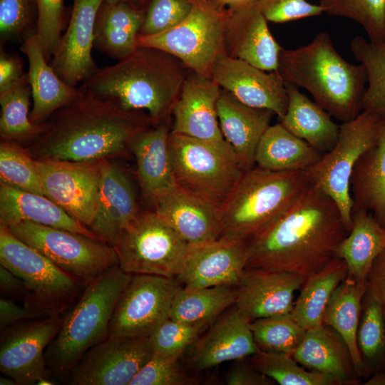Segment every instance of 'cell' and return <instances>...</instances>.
<instances>
[{
	"label": "cell",
	"mask_w": 385,
	"mask_h": 385,
	"mask_svg": "<svg viewBox=\"0 0 385 385\" xmlns=\"http://www.w3.org/2000/svg\"><path fill=\"white\" fill-rule=\"evenodd\" d=\"M236 300V286L222 284L199 289L183 287L172 303L168 317L195 323L215 322Z\"/></svg>",
	"instance_id": "74e56055"
},
{
	"label": "cell",
	"mask_w": 385,
	"mask_h": 385,
	"mask_svg": "<svg viewBox=\"0 0 385 385\" xmlns=\"http://www.w3.org/2000/svg\"><path fill=\"white\" fill-rule=\"evenodd\" d=\"M366 282L367 292L385 307V250L374 260Z\"/></svg>",
	"instance_id": "db71d44e"
},
{
	"label": "cell",
	"mask_w": 385,
	"mask_h": 385,
	"mask_svg": "<svg viewBox=\"0 0 385 385\" xmlns=\"http://www.w3.org/2000/svg\"><path fill=\"white\" fill-rule=\"evenodd\" d=\"M306 279L288 272L245 270L236 286L235 305L250 322L289 313L294 303V292Z\"/></svg>",
	"instance_id": "7402d4cb"
},
{
	"label": "cell",
	"mask_w": 385,
	"mask_h": 385,
	"mask_svg": "<svg viewBox=\"0 0 385 385\" xmlns=\"http://www.w3.org/2000/svg\"><path fill=\"white\" fill-rule=\"evenodd\" d=\"M37 35L46 60H51L61 37L64 0H33Z\"/></svg>",
	"instance_id": "681fc988"
},
{
	"label": "cell",
	"mask_w": 385,
	"mask_h": 385,
	"mask_svg": "<svg viewBox=\"0 0 385 385\" xmlns=\"http://www.w3.org/2000/svg\"><path fill=\"white\" fill-rule=\"evenodd\" d=\"M140 212L128 176L109 160H103L96 212L88 228L113 246Z\"/></svg>",
	"instance_id": "cb8c5ba5"
},
{
	"label": "cell",
	"mask_w": 385,
	"mask_h": 385,
	"mask_svg": "<svg viewBox=\"0 0 385 385\" xmlns=\"http://www.w3.org/2000/svg\"><path fill=\"white\" fill-rule=\"evenodd\" d=\"M212 1H214L217 2V4L222 5V0H212Z\"/></svg>",
	"instance_id": "6125c7cd"
},
{
	"label": "cell",
	"mask_w": 385,
	"mask_h": 385,
	"mask_svg": "<svg viewBox=\"0 0 385 385\" xmlns=\"http://www.w3.org/2000/svg\"><path fill=\"white\" fill-rule=\"evenodd\" d=\"M229 385H271L273 380L250 365L239 360L226 375Z\"/></svg>",
	"instance_id": "f5cc1de1"
},
{
	"label": "cell",
	"mask_w": 385,
	"mask_h": 385,
	"mask_svg": "<svg viewBox=\"0 0 385 385\" xmlns=\"http://www.w3.org/2000/svg\"><path fill=\"white\" fill-rule=\"evenodd\" d=\"M24 74L21 58L5 52L1 48L0 54V91L4 90L19 81Z\"/></svg>",
	"instance_id": "9f6ffc18"
},
{
	"label": "cell",
	"mask_w": 385,
	"mask_h": 385,
	"mask_svg": "<svg viewBox=\"0 0 385 385\" xmlns=\"http://www.w3.org/2000/svg\"><path fill=\"white\" fill-rule=\"evenodd\" d=\"M285 86L289 102L279 123L322 154L327 153L337 141L340 125L321 106L301 93L299 87L289 83Z\"/></svg>",
	"instance_id": "d6a6232c"
},
{
	"label": "cell",
	"mask_w": 385,
	"mask_h": 385,
	"mask_svg": "<svg viewBox=\"0 0 385 385\" xmlns=\"http://www.w3.org/2000/svg\"><path fill=\"white\" fill-rule=\"evenodd\" d=\"M292 356L304 368L329 375L344 385L359 384L348 346L336 331L324 324L306 331Z\"/></svg>",
	"instance_id": "f1b7e54d"
},
{
	"label": "cell",
	"mask_w": 385,
	"mask_h": 385,
	"mask_svg": "<svg viewBox=\"0 0 385 385\" xmlns=\"http://www.w3.org/2000/svg\"><path fill=\"white\" fill-rule=\"evenodd\" d=\"M384 318H385V307H384Z\"/></svg>",
	"instance_id": "03108f58"
},
{
	"label": "cell",
	"mask_w": 385,
	"mask_h": 385,
	"mask_svg": "<svg viewBox=\"0 0 385 385\" xmlns=\"http://www.w3.org/2000/svg\"><path fill=\"white\" fill-rule=\"evenodd\" d=\"M217 114L222 135L233 149L242 168L245 171L252 168L257 145L274 113L267 109L247 106L221 88Z\"/></svg>",
	"instance_id": "4316f807"
},
{
	"label": "cell",
	"mask_w": 385,
	"mask_h": 385,
	"mask_svg": "<svg viewBox=\"0 0 385 385\" xmlns=\"http://www.w3.org/2000/svg\"><path fill=\"white\" fill-rule=\"evenodd\" d=\"M211 77L220 88L247 106L270 110L279 119L287 111V91L277 72L267 73L223 54L214 63Z\"/></svg>",
	"instance_id": "e0dca14e"
},
{
	"label": "cell",
	"mask_w": 385,
	"mask_h": 385,
	"mask_svg": "<svg viewBox=\"0 0 385 385\" xmlns=\"http://www.w3.org/2000/svg\"><path fill=\"white\" fill-rule=\"evenodd\" d=\"M147 0H139V3L141 4H144Z\"/></svg>",
	"instance_id": "be15d7a7"
},
{
	"label": "cell",
	"mask_w": 385,
	"mask_h": 385,
	"mask_svg": "<svg viewBox=\"0 0 385 385\" xmlns=\"http://www.w3.org/2000/svg\"><path fill=\"white\" fill-rule=\"evenodd\" d=\"M324 13L353 20L371 42L385 44V0H321Z\"/></svg>",
	"instance_id": "f6af8a7d"
},
{
	"label": "cell",
	"mask_w": 385,
	"mask_h": 385,
	"mask_svg": "<svg viewBox=\"0 0 385 385\" xmlns=\"http://www.w3.org/2000/svg\"><path fill=\"white\" fill-rule=\"evenodd\" d=\"M43 317L34 309L21 307L10 299L1 297L0 299V327L2 331L5 328L28 319Z\"/></svg>",
	"instance_id": "11a10c76"
},
{
	"label": "cell",
	"mask_w": 385,
	"mask_h": 385,
	"mask_svg": "<svg viewBox=\"0 0 385 385\" xmlns=\"http://www.w3.org/2000/svg\"><path fill=\"white\" fill-rule=\"evenodd\" d=\"M310 184L307 171H245L220 208L222 236L248 240L280 215Z\"/></svg>",
	"instance_id": "8992f818"
},
{
	"label": "cell",
	"mask_w": 385,
	"mask_h": 385,
	"mask_svg": "<svg viewBox=\"0 0 385 385\" xmlns=\"http://www.w3.org/2000/svg\"><path fill=\"white\" fill-rule=\"evenodd\" d=\"M20 49L29 62L27 73L33 101L29 117L34 123H43L73 101L81 91L66 84L48 63L36 32L23 38Z\"/></svg>",
	"instance_id": "83f0119b"
},
{
	"label": "cell",
	"mask_w": 385,
	"mask_h": 385,
	"mask_svg": "<svg viewBox=\"0 0 385 385\" xmlns=\"http://www.w3.org/2000/svg\"><path fill=\"white\" fill-rule=\"evenodd\" d=\"M381 120L377 115L364 110L354 118L343 122L334 146L307 170L310 183L337 205L349 231L352 227L353 210L351 175L359 158L375 142Z\"/></svg>",
	"instance_id": "8fae6325"
},
{
	"label": "cell",
	"mask_w": 385,
	"mask_h": 385,
	"mask_svg": "<svg viewBox=\"0 0 385 385\" xmlns=\"http://www.w3.org/2000/svg\"><path fill=\"white\" fill-rule=\"evenodd\" d=\"M144 17V11L135 4L103 1L96 19L94 46L119 60L128 56L138 47Z\"/></svg>",
	"instance_id": "1f68e13d"
},
{
	"label": "cell",
	"mask_w": 385,
	"mask_h": 385,
	"mask_svg": "<svg viewBox=\"0 0 385 385\" xmlns=\"http://www.w3.org/2000/svg\"><path fill=\"white\" fill-rule=\"evenodd\" d=\"M225 31L226 55L263 71L277 72L282 47L272 35L256 0L227 8Z\"/></svg>",
	"instance_id": "d6986e66"
},
{
	"label": "cell",
	"mask_w": 385,
	"mask_h": 385,
	"mask_svg": "<svg viewBox=\"0 0 385 385\" xmlns=\"http://www.w3.org/2000/svg\"><path fill=\"white\" fill-rule=\"evenodd\" d=\"M383 372H384V375H385V369H384V370L383 371Z\"/></svg>",
	"instance_id": "e7e4bbea"
},
{
	"label": "cell",
	"mask_w": 385,
	"mask_h": 385,
	"mask_svg": "<svg viewBox=\"0 0 385 385\" xmlns=\"http://www.w3.org/2000/svg\"><path fill=\"white\" fill-rule=\"evenodd\" d=\"M190 362L197 370L225 361L242 360L259 351L250 322L234 304L221 314L190 346Z\"/></svg>",
	"instance_id": "603a6c76"
},
{
	"label": "cell",
	"mask_w": 385,
	"mask_h": 385,
	"mask_svg": "<svg viewBox=\"0 0 385 385\" xmlns=\"http://www.w3.org/2000/svg\"><path fill=\"white\" fill-rule=\"evenodd\" d=\"M366 291V282L348 274L332 294L323 317V324L336 331L348 346L358 377L366 373L357 343L361 303Z\"/></svg>",
	"instance_id": "836d02e7"
},
{
	"label": "cell",
	"mask_w": 385,
	"mask_h": 385,
	"mask_svg": "<svg viewBox=\"0 0 385 385\" xmlns=\"http://www.w3.org/2000/svg\"><path fill=\"white\" fill-rule=\"evenodd\" d=\"M103 0H74L67 29L52 56L51 66L68 86L86 81L98 69L92 56L94 27Z\"/></svg>",
	"instance_id": "ffe728a7"
},
{
	"label": "cell",
	"mask_w": 385,
	"mask_h": 385,
	"mask_svg": "<svg viewBox=\"0 0 385 385\" xmlns=\"http://www.w3.org/2000/svg\"><path fill=\"white\" fill-rule=\"evenodd\" d=\"M347 275L346 262L335 257L324 268L307 278L291 312L303 328L307 330L323 324L329 299Z\"/></svg>",
	"instance_id": "8d00e7d4"
},
{
	"label": "cell",
	"mask_w": 385,
	"mask_h": 385,
	"mask_svg": "<svg viewBox=\"0 0 385 385\" xmlns=\"http://www.w3.org/2000/svg\"><path fill=\"white\" fill-rule=\"evenodd\" d=\"M220 86L211 77L187 75L171 111V132L218 144H229L220 130L217 101ZM230 145V144H229Z\"/></svg>",
	"instance_id": "44dd1931"
},
{
	"label": "cell",
	"mask_w": 385,
	"mask_h": 385,
	"mask_svg": "<svg viewBox=\"0 0 385 385\" xmlns=\"http://www.w3.org/2000/svg\"><path fill=\"white\" fill-rule=\"evenodd\" d=\"M250 324L260 349L284 352L292 356L307 331L291 312L255 319Z\"/></svg>",
	"instance_id": "7bdbcfd3"
},
{
	"label": "cell",
	"mask_w": 385,
	"mask_h": 385,
	"mask_svg": "<svg viewBox=\"0 0 385 385\" xmlns=\"http://www.w3.org/2000/svg\"><path fill=\"white\" fill-rule=\"evenodd\" d=\"M0 289L7 297L23 300L25 305L29 299L24 281L3 265L0 266Z\"/></svg>",
	"instance_id": "6f0895ef"
},
{
	"label": "cell",
	"mask_w": 385,
	"mask_h": 385,
	"mask_svg": "<svg viewBox=\"0 0 385 385\" xmlns=\"http://www.w3.org/2000/svg\"><path fill=\"white\" fill-rule=\"evenodd\" d=\"M186 68L168 53L138 46L117 63L98 68L78 88L114 101L126 111H145L155 125L171 113L187 76Z\"/></svg>",
	"instance_id": "3957f363"
},
{
	"label": "cell",
	"mask_w": 385,
	"mask_h": 385,
	"mask_svg": "<svg viewBox=\"0 0 385 385\" xmlns=\"http://www.w3.org/2000/svg\"><path fill=\"white\" fill-rule=\"evenodd\" d=\"M0 263L21 279L29 293L24 305L41 317L61 314L86 285L0 225Z\"/></svg>",
	"instance_id": "ba28073f"
},
{
	"label": "cell",
	"mask_w": 385,
	"mask_h": 385,
	"mask_svg": "<svg viewBox=\"0 0 385 385\" xmlns=\"http://www.w3.org/2000/svg\"><path fill=\"white\" fill-rule=\"evenodd\" d=\"M247 258V240L222 236L210 242L190 246L176 278L187 289L237 286L245 273Z\"/></svg>",
	"instance_id": "ac0fdd59"
},
{
	"label": "cell",
	"mask_w": 385,
	"mask_h": 385,
	"mask_svg": "<svg viewBox=\"0 0 385 385\" xmlns=\"http://www.w3.org/2000/svg\"><path fill=\"white\" fill-rule=\"evenodd\" d=\"M384 250L385 227L369 212L353 209L351 229L335 252L346 262L348 274L366 282L374 260Z\"/></svg>",
	"instance_id": "d590c367"
},
{
	"label": "cell",
	"mask_w": 385,
	"mask_h": 385,
	"mask_svg": "<svg viewBox=\"0 0 385 385\" xmlns=\"http://www.w3.org/2000/svg\"><path fill=\"white\" fill-rule=\"evenodd\" d=\"M349 232L337 205L310 183L247 240L245 270L288 272L307 279L335 257Z\"/></svg>",
	"instance_id": "6da1fadb"
},
{
	"label": "cell",
	"mask_w": 385,
	"mask_h": 385,
	"mask_svg": "<svg viewBox=\"0 0 385 385\" xmlns=\"http://www.w3.org/2000/svg\"><path fill=\"white\" fill-rule=\"evenodd\" d=\"M180 359L153 352L129 385H185L192 383L179 363Z\"/></svg>",
	"instance_id": "c3c4849f"
},
{
	"label": "cell",
	"mask_w": 385,
	"mask_h": 385,
	"mask_svg": "<svg viewBox=\"0 0 385 385\" xmlns=\"http://www.w3.org/2000/svg\"><path fill=\"white\" fill-rule=\"evenodd\" d=\"M213 322L189 323L168 317L149 335L153 352L180 359Z\"/></svg>",
	"instance_id": "bcb514c9"
},
{
	"label": "cell",
	"mask_w": 385,
	"mask_h": 385,
	"mask_svg": "<svg viewBox=\"0 0 385 385\" xmlns=\"http://www.w3.org/2000/svg\"><path fill=\"white\" fill-rule=\"evenodd\" d=\"M277 72L285 83L307 90L316 103L342 123L362 111L367 84L365 68L346 61L326 32L318 33L307 45L282 48Z\"/></svg>",
	"instance_id": "277c9868"
},
{
	"label": "cell",
	"mask_w": 385,
	"mask_h": 385,
	"mask_svg": "<svg viewBox=\"0 0 385 385\" xmlns=\"http://www.w3.org/2000/svg\"><path fill=\"white\" fill-rule=\"evenodd\" d=\"M357 343L366 373L385 367L384 307L367 291L361 303Z\"/></svg>",
	"instance_id": "ab89813d"
},
{
	"label": "cell",
	"mask_w": 385,
	"mask_h": 385,
	"mask_svg": "<svg viewBox=\"0 0 385 385\" xmlns=\"http://www.w3.org/2000/svg\"><path fill=\"white\" fill-rule=\"evenodd\" d=\"M257 5L267 21L285 23L324 13L320 4L306 0H256Z\"/></svg>",
	"instance_id": "816d5d0a"
},
{
	"label": "cell",
	"mask_w": 385,
	"mask_h": 385,
	"mask_svg": "<svg viewBox=\"0 0 385 385\" xmlns=\"http://www.w3.org/2000/svg\"><path fill=\"white\" fill-rule=\"evenodd\" d=\"M251 364L281 385H344L326 374L307 371L292 355L259 349L250 356Z\"/></svg>",
	"instance_id": "b9f144b4"
},
{
	"label": "cell",
	"mask_w": 385,
	"mask_h": 385,
	"mask_svg": "<svg viewBox=\"0 0 385 385\" xmlns=\"http://www.w3.org/2000/svg\"><path fill=\"white\" fill-rule=\"evenodd\" d=\"M64 314L22 321L3 329L0 342V370L18 385L37 384L51 378L45 351L57 335Z\"/></svg>",
	"instance_id": "5bb4252c"
},
{
	"label": "cell",
	"mask_w": 385,
	"mask_h": 385,
	"mask_svg": "<svg viewBox=\"0 0 385 385\" xmlns=\"http://www.w3.org/2000/svg\"><path fill=\"white\" fill-rule=\"evenodd\" d=\"M131 276L118 265L86 284L46 349L45 359L51 375L66 377L89 349L108 337L115 307Z\"/></svg>",
	"instance_id": "5b68a950"
},
{
	"label": "cell",
	"mask_w": 385,
	"mask_h": 385,
	"mask_svg": "<svg viewBox=\"0 0 385 385\" xmlns=\"http://www.w3.org/2000/svg\"><path fill=\"white\" fill-rule=\"evenodd\" d=\"M1 385H18L16 381L10 376L4 375L0 377Z\"/></svg>",
	"instance_id": "91938a15"
},
{
	"label": "cell",
	"mask_w": 385,
	"mask_h": 385,
	"mask_svg": "<svg viewBox=\"0 0 385 385\" xmlns=\"http://www.w3.org/2000/svg\"><path fill=\"white\" fill-rule=\"evenodd\" d=\"M350 50L366 72L362 111H369L385 120V44L378 45L357 36L351 40Z\"/></svg>",
	"instance_id": "60d3db41"
},
{
	"label": "cell",
	"mask_w": 385,
	"mask_h": 385,
	"mask_svg": "<svg viewBox=\"0 0 385 385\" xmlns=\"http://www.w3.org/2000/svg\"><path fill=\"white\" fill-rule=\"evenodd\" d=\"M36 160L44 195L88 227L96 212L103 160Z\"/></svg>",
	"instance_id": "2e32d148"
},
{
	"label": "cell",
	"mask_w": 385,
	"mask_h": 385,
	"mask_svg": "<svg viewBox=\"0 0 385 385\" xmlns=\"http://www.w3.org/2000/svg\"><path fill=\"white\" fill-rule=\"evenodd\" d=\"M7 227L19 240L84 284L118 265L114 247L100 239L29 221Z\"/></svg>",
	"instance_id": "7c38bea8"
},
{
	"label": "cell",
	"mask_w": 385,
	"mask_h": 385,
	"mask_svg": "<svg viewBox=\"0 0 385 385\" xmlns=\"http://www.w3.org/2000/svg\"><path fill=\"white\" fill-rule=\"evenodd\" d=\"M22 221L98 238L88 227L71 217L46 195L0 183V225L9 226Z\"/></svg>",
	"instance_id": "f546056e"
},
{
	"label": "cell",
	"mask_w": 385,
	"mask_h": 385,
	"mask_svg": "<svg viewBox=\"0 0 385 385\" xmlns=\"http://www.w3.org/2000/svg\"><path fill=\"white\" fill-rule=\"evenodd\" d=\"M33 0H0V34L8 41L33 33L30 27L33 18Z\"/></svg>",
	"instance_id": "f907efd6"
},
{
	"label": "cell",
	"mask_w": 385,
	"mask_h": 385,
	"mask_svg": "<svg viewBox=\"0 0 385 385\" xmlns=\"http://www.w3.org/2000/svg\"><path fill=\"white\" fill-rule=\"evenodd\" d=\"M105 2L115 3V2H126L135 4L136 0H103Z\"/></svg>",
	"instance_id": "94428289"
},
{
	"label": "cell",
	"mask_w": 385,
	"mask_h": 385,
	"mask_svg": "<svg viewBox=\"0 0 385 385\" xmlns=\"http://www.w3.org/2000/svg\"><path fill=\"white\" fill-rule=\"evenodd\" d=\"M192 8L191 0H150L139 34L151 36L182 22Z\"/></svg>",
	"instance_id": "7dc6e473"
},
{
	"label": "cell",
	"mask_w": 385,
	"mask_h": 385,
	"mask_svg": "<svg viewBox=\"0 0 385 385\" xmlns=\"http://www.w3.org/2000/svg\"><path fill=\"white\" fill-rule=\"evenodd\" d=\"M183 287L176 277L132 274L115 307L108 337H148L164 320Z\"/></svg>",
	"instance_id": "4fadbf2b"
},
{
	"label": "cell",
	"mask_w": 385,
	"mask_h": 385,
	"mask_svg": "<svg viewBox=\"0 0 385 385\" xmlns=\"http://www.w3.org/2000/svg\"><path fill=\"white\" fill-rule=\"evenodd\" d=\"M0 180L14 188L44 195L36 159L16 142H1Z\"/></svg>",
	"instance_id": "ee69618b"
},
{
	"label": "cell",
	"mask_w": 385,
	"mask_h": 385,
	"mask_svg": "<svg viewBox=\"0 0 385 385\" xmlns=\"http://www.w3.org/2000/svg\"><path fill=\"white\" fill-rule=\"evenodd\" d=\"M31 90L28 73L0 91V135L1 140L14 142L35 140L43 131L44 124L34 123L29 117Z\"/></svg>",
	"instance_id": "f35d334b"
},
{
	"label": "cell",
	"mask_w": 385,
	"mask_h": 385,
	"mask_svg": "<svg viewBox=\"0 0 385 385\" xmlns=\"http://www.w3.org/2000/svg\"><path fill=\"white\" fill-rule=\"evenodd\" d=\"M113 247L125 272L176 277L190 245L152 210L141 211Z\"/></svg>",
	"instance_id": "30bf717a"
},
{
	"label": "cell",
	"mask_w": 385,
	"mask_h": 385,
	"mask_svg": "<svg viewBox=\"0 0 385 385\" xmlns=\"http://www.w3.org/2000/svg\"><path fill=\"white\" fill-rule=\"evenodd\" d=\"M250 0H222V5L227 8H235L242 5Z\"/></svg>",
	"instance_id": "680465c9"
},
{
	"label": "cell",
	"mask_w": 385,
	"mask_h": 385,
	"mask_svg": "<svg viewBox=\"0 0 385 385\" xmlns=\"http://www.w3.org/2000/svg\"><path fill=\"white\" fill-rule=\"evenodd\" d=\"M168 148L177 187L218 208L245 173L229 144L170 131Z\"/></svg>",
	"instance_id": "52a82bcc"
},
{
	"label": "cell",
	"mask_w": 385,
	"mask_h": 385,
	"mask_svg": "<svg viewBox=\"0 0 385 385\" xmlns=\"http://www.w3.org/2000/svg\"><path fill=\"white\" fill-rule=\"evenodd\" d=\"M153 354L149 336L108 337L82 356L66 381L71 385H129Z\"/></svg>",
	"instance_id": "9a60e30c"
},
{
	"label": "cell",
	"mask_w": 385,
	"mask_h": 385,
	"mask_svg": "<svg viewBox=\"0 0 385 385\" xmlns=\"http://www.w3.org/2000/svg\"><path fill=\"white\" fill-rule=\"evenodd\" d=\"M322 155L279 123L270 125L262 135L255 162L257 167L272 171H307Z\"/></svg>",
	"instance_id": "e575fe53"
},
{
	"label": "cell",
	"mask_w": 385,
	"mask_h": 385,
	"mask_svg": "<svg viewBox=\"0 0 385 385\" xmlns=\"http://www.w3.org/2000/svg\"><path fill=\"white\" fill-rule=\"evenodd\" d=\"M191 1L192 10L182 22L158 34H138L137 46L163 51L179 59L191 71L211 77L214 63L226 54L227 9L212 0Z\"/></svg>",
	"instance_id": "9c48e42d"
},
{
	"label": "cell",
	"mask_w": 385,
	"mask_h": 385,
	"mask_svg": "<svg viewBox=\"0 0 385 385\" xmlns=\"http://www.w3.org/2000/svg\"><path fill=\"white\" fill-rule=\"evenodd\" d=\"M55 112L28 148L36 160L76 162L109 160L130 151L133 139L154 125L143 112L126 111L116 102L81 91Z\"/></svg>",
	"instance_id": "7a4b0ae2"
},
{
	"label": "cell",
	"mask_w": 385,
	"mask_h": 385,
	"mask_svg": "<svg viewBox=\"0 0 385 385\" xmlns=\"http://www.w3.org/2000/svg\"><path fill=\"white\" fill-rule=\"evenodd\" d=\"M166 120L140 132L133 139L130 151L137 164V178L144 198L153 208L177 188L170 161Z\"/></svg>",
	"instance_id": "484cf974"
},
{
	"label": "cell",
	"mask_w": 385,
	"mask_h": 385,
	"mask_svg": "<svg viewBox=\"0 0 385 385\" xmlns=\"http://www.w3.org/2000/svg\"><path fill=\"white\" fill-rule=\"evenodd\" d=\"M153 210L190 246L210 242L222 235L220 208L178 187Z\"/></svg>",
	"instance_id": "d4e9b609"
},
{
	"label": "cell",
	"mask_w": 385,
	"mask_h": 385,
	"mask_svg": "<svg viewBox=\"0 0 385 385\" xmlns=\"http://www.w3.org/2000/svg\"><path fill=\"white\" fill-rule=\"evenodd\" d=\"M353 209H363L385 227V120L377 138L356 161L350 178Z\"/></svg>",
	"instance_id": "4dcf8cb0"
}]
</instances>
